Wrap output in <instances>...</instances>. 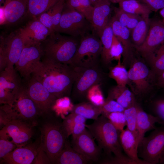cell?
Returning <instances> with one entry per match:
<instances>
[{"label": "cell", "mask_w": 164, "mask_h": 164, "mask_svg": "<svg viewBox=\"0 0 164 164\" xmlns=\"http://www.w3.org/2000/svg\"><path fill=\"white\" fill-rule=\"evenodd\" d=\"M19 30L25 46L41 44L52 33L37 19H33Z\"/></svg>", "instance_id": "obj_19"}, {"label": "cell", "mask_w": 164, "mask_h": 164, "mask_svg": "<svg viewBox=\"0 0 164 164\" xmlns=\"http://www.w3.org/2000/svg\"><path fill=\"white\" fill-rule=\"evenodd\" d=\"M19 74L13 68H6L0 73V103L10 105L22 85Z\"/></svg>", "instance_id": "obj_13"}, {"label": "cell", "mask_w": 164, "mask_h": 164, "mask_svg": "<svg viewBox=\"0 0 164 164\" xmlns=\"http://www.w3.org/2000/svg\"><path fill=\"white\" fill-rule=\"evenodd\" d=\"M70 97L64 96L56 100L52 108V111L57 117L63 119L65 116L71 112L74 107Z\"/></svg>", "instance_id": "obj_36"}, {"label": "cell", "mask_w": 164, "mask_h": 164, "mask_svg": "<svg viewBox=\"0 0 164 164\" xmlns=\"http://www.w3.org/2000/svg\"><path fill=\"white\" fill-rule=\"evenodd\" d=\"M128 71V84L135 95L143 96L148 94L151 89L150 72L145 64L134 57Z\"/></svg>", "instance_id": "obj_12"}, {"label": "cell", "mask_w": 164, "mask_h": 164, "mask_svg": "<svg viewBox=\"0 0 164 164\" xmlns=\"http://www.w3.org/2000/svg\"><path fill=\"white\" fill-rule=\"evenodd\" d=\"M28 0H3V8L5 23H13L19 20L26 13L27 8Z\"/></svg>", "instance_id": "obj_22"}, {"label": "cell", "mask_w": 164, "mask_h": 164, "mask_svg": "<svg viewBox=\"0 0 164 164\" xmlns=\"http://www.w3.org/2000/svg\"><path fill=\"white\" fill-rule=\"evenodd\" d=\"M159 163L164 164V152L161 158Z\"/></svg>", "instance_id": "obj_52"}, {"label": "cell", "mask_w": 164, "mask_h": 164, "mask_svg": "<svg viewBox=\"0 0 164 164\" xmlns=\"http://www.w3.org/2000/svg\"><path fill=\"white\" fill-rule=\"evenodd\" d=\"M114 36L121 44L123 49L122 63H131L134 57L135 50L131 41V31L121 25L114 16L110 21Z\"/></svg>", "instance_id": "obj_18"}, {"label": "cell", "mask_w": 164, "mask_h": 164, "mask_svg": "<svg viewBox=\"0 0 164 164\" xmlns=\"http://www.w3.org/2000/svg\"><path fill=\"white\" fill-rule=\"evenodd\" d=\"M137 102L132 106L125 109L123 113L127 123V128L137 137L138 132L137 127Z\"/></svg>", "instance_id": "obj_38"}, {"label": "cell", "mask_w": 164, "mask_h": 164, "mask_svg": "<svg viewBox=\"0 0 164 164\" xmlns=\"http://www.w3.org/2000/svg\"><path fill=\"white\" fill-rule=\"evenodd\" d=\"M39 145L35 144L17 147L2 159L1 163L8 164L33 163L38 152Z\"/></svg>", "instance_id": "obj_21"}, {"label": "cell", "mask_w": 164, "mask_h": 164, "mask_svg": "<svg viewBox=\"0 0 164 164\" xmlns=\"http://www.w3.org/2000/svg\"><path fill=\"white\" fill-rule=\"evenodd\" d=\"M31 75L57 98L71 95L76 76L73 67L44 57L35 65Z\"/></svg>", "instance_id": "obj_1"}, {"label": "cell", "mask_w": 164, "mask_h": 164, "mask_svg": "<svg viewBox=\"0 0 164 164\" xmlns=\"http://www.w3.org/2000/svg\"><path fill=\"white\" fill-rule=\"evenodd\" d=\"M80 38L63 35L56 32H52L41 43L42 57L70 65L79 47Z\"/></svg>", "instance_id": "obj_3"}, {"label": "cell", "mask_w": 164, "mask_h": 164, "mask_svg": "<svg viewBox=\"0 0 164 164\" xmlns=\"http://www.w3.org/2000/svg\"><path fill=\"white\" fill-rule=\"evenodd\" d=\"M108 118L115 128L120 132L124 130L127 123L123 112H116L108 113H102Z\"/></svg>", "instance_id": "obj_40"}, {"label": "cell", "mask_w": 164, "mask_h": 164, "mask_svg": "<svg viewBox=\"0 0 164 164\" xmlns=\"http://www.w3.org/2000/svg\"><path fill=\"white\" fill-rule=\"evenodd\" d=\"M24 46L25 43L19 30L2 39L0 47V72L6 68L14 67Z\"/></svg>", "instance_id": "obj_11"}, {"label": "cell", "mask_w": 164, "mask_h": 164, "mask_svg": "<svg viewBox=\"0 0 164 164\" xmlns=\"http://www.w3.org/2000/svg\"><path fill=\"white\" fill-rule=\"evenodd\" d=\"M140 157L148 164L159 163L164 152V127L157 128L142 138L138 148Z\"/></svg>", "instance_id": "obj_9"}, {"label": "cell", "mask_w": 164, "mask_h": 164, "mask_svg": "<svg viewBox=\"0 0 164 164\" xmlns=\"http://www.w3.org/2000/svg\"><path fill=\"white\" fill-rule=\"evenodd\" d=\"M41 131L39 146L51 163L55 164L68 137L67 131L62 122L57 119L44 124Z\"/></svg>", "instance_id": "obj_5"}, {"label": "cell", "mask_w": 164, "mask_h": 164, "mask_svg": "<svg viewBox=\"0 0 164 164\" xmlns=\"http://www.w3.org/2000/svg\"><path fill=\"white\" fill-rule=\"evenodd\" d=\"M113 36V32L109 21L99 36L102 45L101 62L105 66H108L112 61L110 50Z\"/></svg>", "instance_id": "obj_28"}, {"label": "cell", "mask_w": 164, "mask_h": 164, "mask_svg": "<svg viewBox=\"0 0 164 164\" xmlns=\"http://www.w3.org/2000/svg\"><path fill=\"white\" fill-rule=\"evenodd\" d=\"M86 127L96 140L98 146L103 151L105 157L114 155L111 159L113 164H138L122 152L119 141V131L106 117L101 114Z\"/></svg>", "instance_id": "obj_2"}, {"label": "cell", "mask_w": 164, "mask_h": 164, "mask_svg": "<svg viewBox=\"0 0 164 164\" xmlns=\"http://www.w3.org/2000/svg\"><path fill=\"white\" fill-rule=\"evenodd\" d=\"M145 5L151 11L156 12L164 7V0H138Z\"/></svg>", "instance_id": "obj_46"}, {"label": "cell", "mask_w": 164, "mask_h": 164, "mask_svg": "<svg viewBox=\"0 0 164 164\" xmlns=\"http://www.w3.org/2000/svg\"><path fill=\"white\" fill-rule=\"evenodd\" d=\"M86 129V123H77L67 130L68 136L72 135V138L75 137L83 132Z\"/></svg>", "instance_id": "obj_47"}, {"label": "cell", "mask_w": 164, "mask_h": 164, "mask_svg": "<svg viewBox=\"0 0 164 164\" xmlns=\"http://www.w3.org/2000/svg\"></svg>", "instance_id": "obj_55"}, {"label": "cell", "mask_w": 164, "mask_h": 164, "mask_svg": "<svg viewBox=\"0 0 164 164\" xmlns=\"http://www.w3.org/2000/svg\"><path fill=\"white\" fill-rule=\"evenodd\" d=\"M119 141L123 150L127 156L137 162L139 164H148L138 157V144L137 137L127 128L121 132Z\"/></svg>", "instance_id": "obj_23"}, {"label": "cell", "mask_w": 164, "mask_h": 164, "mask_svg": "<svg viewBox=\"0 0 164 164\" xmlns=\"http://www.w3.org/2000/svg\"><path fill=\"white\" fill-rule=\"evenodd\" d=\"M157 76V84L164 89V71Z\"/></svg>", "instance_id": "obj_49"}, {"label": "cell", "mask_w": 164, "mask_h": 164, "mask_svg": "<svg viewBox=\"0 0 164 164\" xmlns=\"http://www.w3.org/2000/svg\"><path fill=\"white\" fill-rule=\"evenodd\" d=\"M22 79L23 85L41 114L53 112L52 107L57 98L31 75Z\"/></svg>", "instance_id": "obj_10"}, {"label": "cell", "mask_w": 164, "mask_h": 164, "mask_svg": "<svg viewBox=\"0 0 164 164\" xmlns=\"http://www.w3.org/2000/svg\"><path fill=\"white\" fill-rule=\"evenodd\" d=\"M91 4L93 6L94 3L97 0H89Z\"/></svg>", "instance_id": "obj_53"}, {"label": "cell", "mask_w": 164, "mask_h": 164, "mask_svg": "<svg viewBox=\"0 0 164 164\" xmlns=\"http://www.w3.org/2000/svg\"><path fill=\"white\" fill-rule=\"evenodd\" d=\"M146 60L157 76L164 71V44L159 47Z\"/></svg>", "instance_id": "obj_37"}, {"label": "cell", "mask_w": 164, "mask_h": 164, "mask_svg": "<svg viewBox=\"0 0 164 164\" xmlns=\"http://www.w3.org/2000/svg\"><path fill=\"white\" fill-rule=\"evenodd\" d=\"M73 67L76 76L71 94L72 98L80 102L87 101L88 91L95 85L102 84L106 74L100 65L92 67Z\"/></svg>", "instance_id": "obj_7"}, {"label": "cell", "mask_w": 164, "mask_h": 164, "mask_svg": "<svg viewBox=\"0 0 164 164\" xmlns=\"http://www.w3.org/2000/svg\"><path fill=\"white\" fill-rule=\"evenodd\" d=\"M63 120V125L67 131L70 128L77 123H86L87 119L80 115L70 113Z\"/></svg>", "instance_id": "obj_45"}, {"label": "cell", "mask_w": 164, "mask_h": 164, "mask_svg": "<svg viewBox=\"0 0 164 164\" xmlns=\"http://www.w3.org/2000/svg\"><path fill=\"white\" fill-rule=\"evenodd\" d=\"M0 160L8 153L12 152L17 146L12 141H9L5 137L0 135Z\"/></svg>", "instance_id": "obj_44"}, {"label": "cell", "mask_w": 164, "mask_h": 164, "mask_svg": "<svg viewBox=\"0 0 164 164\" xmlns=\"http://www.w3.org/2000/svg\"><path fill=\"white\" fill-rule=\"evenodd\" d=\"M114 17L123 26L129 29L131 32L141 19V15L131 14L125 12L119 7H114Z\"/></svg>", "instance_id": "obj_34"}, {"label": "cell", "mask_w": 164, "mask_h": 164, "mask_svg": "<svg viewBox=\"0 0 164 164\" xmlns=\"http://www.w3.org/2000/svg\"><path fill=\"white\" fill-rule=\"evenodd\" d=\"M65 1L66 0H60L36 19L48 28L52 33L55 32L59 23Z\"/></svg>", "instance_id": "obj_24"}, {"label": "cell", "mask_w": 164, "mask_h": 164, "mask_svg": "<svg viewBox=\"0 0 164 164\" xmlns=\"http://www.w3.org/2000/svg\"><path fill=\"white\" fill-rule=\"evenodd\" d=\"M94 138L86 128L78 136L72 138L73 149L93 162L99 163L103 157L102 149L97 145Z\"/></svg>", "instance_id": "obj_15"}, {"label": "cell", "mask_w": 164, "mask_h": 164, "mask_svg": "<svg viewBox=\"0 0 164 164\" xmlns=\"http://www.w3.org/2000/svg\"><path fill=\"white\" fill-rule=\"evenodd\" d=\"M41 44L25 46L15 65L22 78L30 76L35 65L41 60L43 55Z\"/></svg>", "instance_id": "obj_16"}, {"label": "cell", "mask_w": 164, "mask_h": 164, "mask_svg": "<svg viewBox=\"0 0 164 164\" xmlns=\"http://www.w3.org/2000/svg\"><path fill=\"white\" fill-rule=\"evenodd\" d=\"M118 4L119 8L121 9L134 14L149 15L152 12L145 5L138 0H125Z\"/></svg>", "instance_id": "obj_33"}, {"label": "cell", "mask_w": 164, "mask_h": 164, "mask_svg": "<svg viewBox=\"0 0 164 164\" xmlns=\"http://www.w3.org/2000/svg\"><path fill=\"white\" fill-rule=\"evenodd\" d=\"M111 3H116L125 0H108Z\"/></svg>", "instance_id": "obj_51"}, {"label": "cell", "mask_w": 164, "mask_h": 164, "mask_svg": "<svg viewBox=\"0 0 164 164\" xmlns=\"http://www.w3.org/2000/svg\"><path fill=\"white\" fill-rule=\"evenodd\" d=\"M111 3L108 0H97L93 5L92 33L99 37L111 19Z\"/></svg>", "instance_id": "obj_20"}, {"label": "cell", "mask_w": 164, "mask_h": 164, "mask_svg": "<svg viewBox=\"0 0 164 164\" xmlns=\"http://www.w3.org/2000/svg\"><path fill=\"white\" fill-rule=\"evenodd\" d=\"M92 162L74 150L67 139L56 161V164H86Z\"/></svg>", "instance_id": "obj_27"}, {"label": "cell", "mask_w": 164, "mask_h": 164, "mask_svg": "<svg viewBox=\"0 0 164 164\" xmlns=\"http://www.w3.org/2000/svg\"><path fill=\"white\" fill-rule=\"evenodd\" d=\"M108 75L115 81L117 85L126 86L128 84V72L121 62H118L115 66L110 67Z\"/></svg>", "instance_id": "obj_35"}, {"label": "cell", "mask_w": 164, "mask_h": 164, "mask_svg": "<svg viewBox=\"0 0 164 164\" xmlns=\"http://www.w3.org/2000/svg\"><path fill=\"white\" fill-rule=\"evenodd\" d=\"M92 30L91 24L83 15L65 5L55 32L81 38Z\"/></svg>", "instance_id": "obj_8"}, {"label": "cell", "mask_w": 164, "mask_h": 164, "mask_svg": "<svg viewBox=\"0 0 164 164\" xmlns=\"http://www.w3.org/2000/svg\"><path fill=\"white\" fill-rule=\"evenodd\" d=\"M149 15H141V19L131 32V39L134 48L141 45L147 37L151 22Z\"/></svg>", "instance_id": "obj_29"}, {"label": "cell", "mask_w": 164, "mask_h": 164, "mask_svg": "<svg viewBox=\"0 0 164 164\" xmlns=\"http://www.w3.org/2000/svg\"><path fill=\"white\" fill-rule=\"evenodd\" d=\"M101 85L97 84L92 86L88 91L86 95L87 101L99 106H102L105 101Z\"/></svg>", "instance_id": "obj_39"}, {"label": "cell", "mask_w": 164, "mask_h": 164, "mask_svg": "<svg viewBox=\"0 0 164 164\" xmlns=\"http://www.w3.org/2000/svg\"><path fill=\"white\" fill-rule=\"evenodd\" d=\"M3 0H0V3H2Z\"/></svg>", "instance_id": "obj_54"}, {"label": "cell", "mask_w": 164, "mask_h": 164, "mask_svg": "<svg viewBox=\"0 0 164 164\" xmlns=\"http://www.w3.org/2000/svg\"><path fill=\"white\" fill-rule=\"evenodd\" d=\"M102 45L99 37L92 33L81 37L70 66L92 67L100 65Z\"/></svg>", "instance_id": "obj_6"}, {"label": "cell", "mask_w": 164, "mask_h": 164, "mask_svg": "<svg viewBox=\"0 0 164 164\" xmlns=\"http://www.w3.org/2000/svg\"><path fill=\"white\" fill-rule=\"evenodd\" d=\"M164 44V23L161 21H151L149 32L143 43L135 47L136 51L146 60Z\"/></svg>", "instance_id": "obj_14"}, {"label": "cell", "mask_w": 164, "mask_h": 164, "mask_svg": "<svg viewBox=\"0 0 164 164\" xmlns=\"http://www.w3.org/2000/svg\"><path fill=\"white\" fill-rule=\"evenodd\" d=\"M102 114L116 112H123L125 108L116 101L112 99H105L104 104L101 106Z\"/></svg>", "instance_id": "obj_42"}, {"label": "cell", "mask_w": 164, "mask_h": 164, "mask_svg": "<svg viewBox=\"0 0 164 164\" xmlns=\"http://www.w3.org/2000/svg\"><path fill=\"white\" fill-rule=\"evenodd\" d=\"M159 13L163 18L162 21L164 22V7L160 10Z\"/></svg>", "instance_id": "obj_50"}, {"label": "cell", "mask_w": 164, "mask_h": 164, "mask_svg": "<svg viewBox=\"0 0 164 164\" xmlns=\"http://www.w3.org/2000/svg\"><path fill=\"white\" fill-rule=\"evenodd\" d=\"M71 113H75L84 117L86 119L95 120L101 114V106L96 105L88 101H83L74 104Z\"/></svg>", "instance_id": "obj_30"}, {"label": "cell", "mask_w": 164, "mask_h": 164, "mask_svg": "<svg viewBox=\"0 0 164 164\" xmlns=\"http://www.w3.org/2000/svg\"><path fill=\"white\" fill-rule=\"evenodd\" d=\"M154 116L159 120L158 123L164 125V98L154 100L152 102Z\"/></svg>", "instance_id": "obj_41"}, {"label": "cell", "mask_w": 164, "mask_h": 164, "mask_svg": "<svg viewBox=\"0 0 164 164\" xmlns=\"http://www.w3.org/2000/svg\"><path fill=\"white\" fill-rule=\"evenodd\" d=\"M60 0H28L26 14L36 19L47 11Z\"/></svg>", "instance_id": "obj_31"}, {"label": "cell", "mask_w": 164, "mask_h": 164, "mask_svg": "<svg viewBox=\"0 0 164 164\" xmlns=\"http://www.w3.org/2000/svg\"><path fill=\"white\" fill-rule=\"evenodd\" d=\"M2 105L0 120L4 123L11 120H18L34 126L36 118L41 114L22 84L11 104Z\"/></svg>", "instance_id": "obj_4"}, {"label": "cell", "mask_w": 164, "mask_h": 164, "mask_svg": "<svg viewBox=\"0 0 164 164\" xmlns=\"http://www.w3.org/2000/svg\"><path fill=\"white\" fill-rule=\"evenodd\" d=\"M34 126L18 120L7 121L0 130V135L11 138L17 147L25 144L32 137Z\"/></svg>", "instance_id": "obj_17"}, {"label": "cell", "mask_w": 164, "mask_h": 164, "mask_svg": "<svg viewBox=\"0 0 164 164\" xmlns=\"http://www.w3.org/2000/svg\"><path fill=\"white\" fill-rule=\"evenodd\" d=\"M137 127L138 132L137 141L139 144L144 137L147 132L154 130L156 128L155 124L158 123L157 118L152 114H148L142 109L137 102Z\"/></svg>", "instance_id": "obj_25"}, {"label": "cell", "mask_w": 164, "mask_h": 164, "mask_svg": "<svg viewBox=\"0 0 164 164\" xmlns=\"http://www.w3.org/2000/svg\"><path fill=\"white\" fill-rule=\"evenodd\" d=\"M33 163L50 164L51 162L45 152L39 145L38 152Z\"/></svg>", "instance_id": "obj_48"}, {"label": "cell", "mask_w": 164, "mask_h": 164, "mask_svg": "<svg viewBox=\"0 0 164 164\" xmlns=\"http://www.w3.org/2000/svg\"><path fill=\"white\" fill-rule=\"evenodd\" d=\"M65 5L83 15L91 24L93 6L89 0H66Z\"/></svg>", "instance_id": "obj_32"}, {"label": "cell", "mask_w": 164, "mask_h": 164, "mask_svg": "<svg viewBox=\"0 0 164 164\" xmlns=\"http://www.w3.org/2000/svg\"><path fill=\"white\" fill-rule=\"evenodd\" d=\"M106 99L116 101L125 109L132 106L136 102L134 94L126 86L117 85L109 90Z\"/></svg>", "instance_id": "obj_26"}, {"label": "cell", "mask_w": 164, "mask_h": 164, "mask_svg": "<svg viewBox=\"0 0 164 164\" xmlns=\"http://www.w3.org/2000/svg\"><path fill=\"white\" fill-rule=\"evenodd\" d=\"M123 49L121 43L114 36L110 50V56L111 60H116L118 62H121V58Z\"/></svg>", "instance_id": "obj_43"}]
</instances>
